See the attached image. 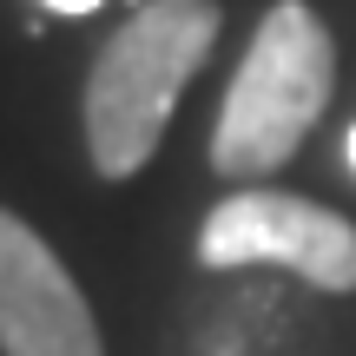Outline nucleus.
Segmentation results:
<instances>
[{
  "label": "nucleus",
  "mask_w": 356,
  "mask_h": 356,
  "mask_svg": "<svg viewBox=\"0 0 356 356\" xmlns=\"http://www.w3.org/2000/svg\"><path fill=\"white\" fill-rule=\"evenodd\" d=\"M218 33H225L218 0H145L99 47L86 92H79L86 159L99 178H132L152 165L159 139L178 113V92L211 60Z\"/></svg>",
  "instance_id": "f257e3e1"
},
{
  "label": "nucleus",
  "mask_w": 356,
  "mask_h": 356,
  "mask_svg": "<svg viewBox=\"0 0 356 356\" xmlns=\"http://www.w3.org/2000/svg\"><path fill=\"white\" fill-rule=\"evenodd\" d=\"M330 92H337V40L323 26V13L310 0H277L257 20L251 47L231 73V92L218 106L211 172L231 185L270 178L317 132Z\"/></svg>",
  "instance_id": "f03ea898"
},
{
  "label": "nucleus",
  "mask_w": 356,
  "mask_h": 356,
  "mask_svg": "<svg viewBox=\"0 0 356 356\" xmlns=\"http://www.w3.org/2000/svg\"><path fill=\"white\" fill-rule=\"evenodd\" d=\"M198 264L211 270H244V264H277L304 277L310 291L343 297L356 291V225L337 218L330 204H310L297 191H231L211 204L198 225Z\"/></svg>",
  "instance_id": "7ed1b4c3"
},
{
  "label": "nucleus",
  "mask_w": 356,
  "mask_h": 356,
  "mask_svg": "<svg viewBox=\"0 0 356 356\" xmlns=\"http://www.w3.org/2000/svg\"><path fill=\"white\" fill-rule=\"evenodd\" d=\"M0 356H106L86 291L26 218L0 204Z\"/></svg>",
  "instance_id": "20e7f679"
},
{
  "label": "nucleus",
  "mask_w": 356,
  "mask_h": 356,
  "mask_svg": "<svg viewBox=\"0 0 356 356\" xmlns=\"http://www.w3.org/2000/svg\"><path fill=\"white\" fill-rule=\"evenodd\" d=\"M47 7H53V13H92L99 0H47Z\"/></svg>",
  "instance_id": "39448f33"
},
{
  "label": "nucleus",
  "mask_w": 356,
  "mask_h": 356,
  "mask_svg": "<svg viewBox=\"0 0 356 356\" xmlns=\"http://www.w3.org/2000/svg\"><path fill=\"white\" fill-rule=\"evenodd\" d=\"M343 165H350V172H356V126H350V132H343Z\"/></svg>",
  "instance_id": "423d86ee"
}]
</instances>
